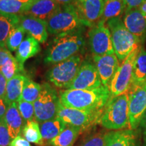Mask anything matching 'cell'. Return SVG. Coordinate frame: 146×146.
Returning <instances> with one entry per match:
<instances>
[{
  "label": "cell",
  "mask_w": 146,
  "mask_h": 146,
  "mask_svg": "<svg viewBox=\"0 0 146 146\" xmlns=\"http://www.w3.org/2000/svg\"><path fill=\"white\" fill-rule=\"evenodd\" d=\"M60 102L67 108L81 110H102L110 98L109 87L102 85L91 90L68 89L60 92Z\"/></svg>",
  "instance_id": "cell-1"
},
{
  "label": "cell",
  "mask_w": 146,
  "mask_h": 146,
  "mask_svg": "<svg viewBox=\"0 0 146 146\" xmlns=\"http://www.w3.org/2000/svg\"><path fill=\"white\" fill-rule=\"evenodd\" d=\"M85 45L81 31L57 35L47 51L44 62L56 64L77 54Z\"/></svg>",
  "instance_id": "cell-2"
},
{
  "label": "cell",
  "mask_w": 146,
  "mask_h": 146,
  "mask_svg": "<svg viewBox=\"0 0 146 146\" xmlns=\"http://www.w3.org/2000/svg\"><path fill=\"white\" fill-rule=\"evenodd\" d=\"M102 127L108 130L129 129V93L110 98L99 120Z\"/></svg>",
  "instance_id": "cell-3"
},
{
  "label": "cell",
  "mask_w": 146,
  "mask_h": 146,
  "mask_svg": "<svg viewBox=\"0 0 146 146\" xmlns=\"http://www.w3.org/2000/svg\"><path fill=\"white\" fill-rule=\"evenodd\" d=\"M106 24L111 33L114 54L120 61L142 46L139 40L126 28L121 17L110 19Z\"/></svg>",
  "instance_id": "cell-4"
},
{
  "label": "cell",
  "mask_w": 146,
  "mask_h": 146,
  "mask_svg": "<svg viewBox=\"0 0 146 146\" xmlns=\"http://www.w3.org/2000/svg\"><path fill=\"white\" fill-rule=\"evenodd\" d=\"M83 26L73 4L62 5L61 8L47 21V31L52 35L81 31Z\"/></svg>",
  "instance_id": "cell-5"
},
{
  "label": "cell",
  "mask_w": 146,
  "mask_h": 146,
  "mask_svg": "<svg viewBox=\"0 0 146 146\" xmlns=\"http://www.w3.org/2000/svg\"><path fill=\"white\" fill-rule=\"evenodd\" d=\"M33 104L35 120L39 123H43L57 117L60 104V97L56 89L50 84L44 83L41 85L39 98Z\"/></svg>",
  "instance_id": "cell-6"
},
{
  "label": "cell",
  "mask_w": 146,
  "mask_h": 146,
  "mask_svg": "<svg viewBox=\"0 0 146 146\" xmlns=\"http://www.w3.org/2000/svg\"><path fill=\"white\" fill-rule=\"evenodd\" d=\"M81 64V56L76 54L55 64L47 72V79L56 87L67 89L76 77Z\"/></svg>",
  "instance_id": "cell-7"
},
{
  "label": "cell",
  "mask_w": 146,
  "mask_h": 146,
  "mask_svg": "<svg viewBox=\"0 0 146 146\" xmlns=\"http://www.w3.org/2000/svg\"><path fill=\"white\" fill-rule=\"evenodd\" d=\"M103 110L95 111L81 110L65 107L60 103L57 117L62 120L67 126L77 128L82 133L95 124L99 123Z\"/></svg>",
  "instance_id": "cell-8"
},
{
  "label": "cell",
  "mask_w": 146,
  "mask_h": 146,
  "mask_svg": "<svg viewBox=\"0 0 146 146\" xmlns=\"http://www.w3.org/2000/svg\"><path fill=\"white\" fill-rule=\"evenodd\" d=\"M141 47L131 52L119 66L108 87L110 98L120 96L130 88L134 64Z\"/></svg>",
  "instance_id": "cell-9"
},
{
  "label": "cell",
  "mask_w": 146,
  "mask_h": 146,
  "mask_svg": "<svg viewBox=\"0 0 146 146\" xmlns=\"http://www.w3.org/2000/svg\"><path fill=\"white\" fill-rule=\"evenodd\" d=\"M88 37L89 47L93 56L114 54L110 31L105 22L99 21L91 27Z\"/></svg>",
  "instance_id": "cell-10"
},
{
  "label": "cell",
  "mask_w": 146,
  "mask_h": 146,
  "mask_svg": "<svg viewBox=\"0 0 146 146\" xmlns=\"http://www.w3.org/2000/svg\"><path fill=\"white\" fill-rule=\"evenodd\" d=\"M129 93V129L136 130L146 111V84L130 88Z\"/></svg>",
  "instance_id": "cell-11"
},
{
  "label": "cell",
  "mask_w": 146,
  "mask_h": 146,
  "mask_svg": "<svg viewBox=\"0 0 146 146\" xmlns=\"http://www.w3.org/2000/svg\"><path fill=\"white\" fill-rule=\"evenodd\" d=\"M105 0H74L72 4L84 26L93 27L100 21Z\"/></svg>",
  "instance_id": "cell-12"
},
{
  "label": "cell",
  "mask_w": 146,
  "mask_h": 146,
  "mask_svg": "<svg viewBox=\"0 0 146 146\" xmlns=\"http://www.w3.org/2000/svg\"><path fill=\"white\" fill-rule=\"evenodd\" d=\"M102 85H103L96 66L88 62H84L68 89L91 90Z\"/></svg>",
  "instance_id": "cell-13"
},
{
  "label": "cell",
  "mask_w": 146,
  "mask_h": 146,
  "mask_svg": "<svg viewBox=\"0 0 146 146\" xmlns=\"http://www.w3.org/2000/svg\"><path fill=\"white\" fill-rule=\"evenodd\" d=\"M123 21L128 31L143 45L146 40V15L139 8L133 9L125 12Z\"/></svg>",
  "instance_id": "cell-14"
},
{
  "label": "cell",
  "mask_w": 146,
  "mask_h": 146,
  "mask_svg": "<svg viewBox=\"0 0 146 146\" xmlns=\"http://www.w3.org/2000/svg\"><path fill=\"white\" fill-rule=\"evenodd\" d=\"M102 85L109 87L113 76L119 67L117 56L115 54L104 56H93Z\"/></svg>",
  "instance_id": "cell-15"
},
{
  "label": "cell",
  "mask_w": 146,
  "mask_h": 146,
  "mask_svg": "<svg viewBox=\"0 0 146 146\" xmlns=\"http://www.w3.org/2000/svg\"><path fill=\"white\" fill-rule=\"evenodd\" d=\"M106 146H141V132L130 129L110 131Z\"/></svg>",
  "instance_id": "cell-16"
},
{
  "label": "cell",
  "mask_w": 146,
  "mask_h": 146,
  "mask_svg": "<svg viewBox=\"0 0 146 146\" xmlns=\"http://www.w3.org/2000/svg\"><path fill=\"white\" fill-rule=\"evenodd\" d=\"M18 25L39 43H44L47 41L48 37L47 21L31 16L20 15Z\"/></svg>",
  "instance_id": "cell-17"
},
{
  "label": "cell",
  "mask_w": 146,
  "mask_h": 146,
  "mask_svg": "<svg viewBox=\"0 0 146 146\" xmlns=\"http://www.w3.org/2000/svg\"><path fill=\"white\" fill-rule=\"evenodd\" d=\"M61 6L55 0H35L22 15L31 16L47 21L61 8Z\"/></svg>",
  "instance_id": "cell-18"
},
{
  "label": "cell",
  "mask_w": 146,
  "mask_h": 146,
  "mask_svg": "<svg viewBox=\"0 0 146 146\" xmlns=\"http://www.w3.org/2000/svg\"><path fill=\"white\" fill-rule=\"evenodd\" d=\"M3 118L8 127L12 139L21 134L26 123L18 110L16 102L12 103L7 108L6 112Z\"/></svg>",
  "instance_id": "cell-19"
},
{
  "label": "cell",
  "mask_w": 146,
  "mask_h": 146,
  "mask_svg": "<svg viewBox=\"0 0 146 146\" xmlns=\"http://www.w3.org/2000/svg\"><path fill=\"white\" fill-rule=\"evenodd\" d=\"M40 50L39 43L33 36L29 35L23 40L16 52V59L19 64L21 71L23 70L25 62L37 54Z\"/></svg>",
  "instance_id": "cell-20"
},
{
  "label": "cell",
  "mask_w": 146,
  "mask_h": 146,
  "mask_svg": "<svg viewBox=\"0 0 146 146\" xmlns=\"http://www.w3.org/2000/svg\"><path fill=\"white\" fill-rule=\"evenodd\" d=\"M26 78V76L19 73L7 81L5 94L3 98V101L7 107L20 100Z\"/></svg>",
  "instance_id": "cell-21"
},
{
  "label": "cell",
  "mask_w": 146,
  "mask_h": 146,
  "mask_svg": "<svg viewBox=\"0 0 146 146\" xmlns=\"http://www.w3.org/2000/svg\"><path fill=\"white\" fill-rule=\"evenodd\" d=\"M145 84H146V50L141 46L134 64L130 88L142 86Z\"/></svg>",
  "instance_id": "cell-22"
},
{
  "label": "cell",
  "mask_w": 146,
  "mask_h": 146,
  "mask_svg": "<svg viewBox=\"0 0 146 146\" xmlns=\"http://www.w3.org/2000/svg\"><path fill=\"white\" fill-rule=\"evenodd\" d=\"M66 126L62 120L58 117L39 123L40 131L43 141H48L49 143L51 140L62 132Z\"/></svg>",
  "instance_id": "cell-23"
},
{
  "label": "cell",
  "mask_w": 146,
  "mask_h": 146,
  "mask_svg": "<svg viewBox=\"0 0 146 146\" xmlns=\"http://www.w3.org/2000/svg\"><path fill=\"white\" fill-rule=\"evenodd\" d=\"M35 0H0V12L20 16L25 13Z\"/></svg>",
  "instance_id": "cell-24"
},
{
  "label": "cell",
  "mask_w": 146,
  "mask_h": 146,
  "mask_svg": "<svg viewBox=\"0 0 146 146\" xmlns=\"http://www.w3.org/2000/svg\"><path fill=\"white\" fill-rule=\"evenodd\" d=\"M20 16L0 12V48L6 49V40L10 31L19 23Z\"/></svg>",
  "instance_id": "cell-25"
},
{
  "label": "cell",
  "mask_w": 146,
  "mask_h": 146,
  "mask_svg": "<svg viewBox=\"0 0 146 146\" xmlns=\"http://www.w3.org/2000/svg\"><path fill=\"white\" fill-rule=\"evenodd\" d=\"M126 11L124 0H105L103 14L100 21L107 23L110 19L121 17Z\"/></svg>",
  "instance_id": "cell-26"
},
{
  "label": "cell",
  "mask_w": 146,
  "mask_h": 146,
  "mask_svg": "<svg viewBox=\"0 0 146 146\" xmlns=\"http://www.w3.org/2000/svg\"><path fill=\"white\" fill-rule=\"evenodd\" d=\"M81 131L77 128L66 126L65 129L57 137L49 142L53 146H73Z\"/></svg>",
  "instance_id": "cell-27"
},
{
  "label": "cell",
  "mask_w": 146,
  "mask_h": 146,
  "mask_svg": "<svg viewBox=\"0 0 146 146\" xmlns=\"http://www.w3.org/2000/svg\"><path fill=\"white\" fill-rule=\"evenodd\" d=\"M22 133L25 139L30 143L39 145H44V141L40 131L39 123L35 120L27 123L23 128Z\"/></svg>",
  "instance_id": "cell-28"
},
{
  "label": "cell",
  "mask_w": 146,
  "mask_h": 146,
  "mask_svg": "<svg viewBox=\"0 0 146 146\" xmlns=\"http://www.w3.org/2000/svg\"><path fill=\"white\" fill-rule=\"evenodd\" d=\"M41 90V85L27 77L24 83L23 92L20 99L30 103H34L39 98Z\"/></svg>",
  "instance_id": "cell-29"
},
{
  "label": "cell",
  "mask_w": 146,
  "mask_h": 146,
  "mask_svg": "<svg viewBox=\"0 0 146 146\" xmlns=\"http://www.w3.org/2000/svg\"><path fill=\"white\" fill-rule=\"evenodd\" d=\"M25 31L19 25H16L12 28L6 40V48L10 52H16L23 41Z\"/></svg>",
  "instance_id": "cell-30"
},
{
  "label": "cell",
  "mask_w": 146,
  "mask_h": 146,
  "mask_svg": "<svg viewBox=\"0 0 146 146\" xmlns=\"http://www.w3.org/2000/svg\"><path fill=\"white\" fill-rule=\"evenodd\" d=\"M21 70L20 68L19 64L12 55L5 61L3 64L0 68V72L5 76L7 81H9L16 74H19Z\"/></svg>",
  "instance_id": "cell-31"
},
{
  "label": "cell",
  "mask_w": 146,
  "mask_h": 146,
  "mask_svg": "<svg viewBox=\"0 0 146 146\" xmlns=\"http://www.w3.org/2000/svg\"><path fill=\"white\" fill-rule=\"evenodd\" d=\"M17 106L25 123L35 120V108L33 103L26 102L20 99L16 102Z\"/></svg>",
  "instance_id": "cell-32"
},
{
  "label": "cell",
  "mask_w": 146,
  "mask_h": 146,
  "mask_svg": "<svg viewBox=\"0 0 146 146\" xmlns=\"http://www.w3.org/2000/svg\"><path fill=\"white\" fill-rule=\"evenodd\" d=\"M106 133L98 132L87 137L78 146H106Z\"/></svg>",
  "instance_id": "cell-33"
},
{
  "label": "cell",
  "mask_w": 146,
  "mask_h": 146,
  "mask_svg": "<svg viewBox=\"0 0 146 146\" xmlns=\"http://www.w3.org/2000/svg\"><path fill=\"white\" fill-rule=\"evenodd\" d=\"M12 138L4 118L0 119V146H9Z\"/></svg>",
  "instance_id": "cell-34"
},
{
  "label": "cell",
  "mask_w": 146,
  "mask_h": 146,
  "mask_svg": "<svg viewBox=\"0 0 146 146\" xmlns=\"http://www.w3.org/2000/svg\"><path fill=\"white\" fill-rule=\"evenodd\" d=\"M145 0H124L126 4V11L138 9L143 4Z\"/></svg>",
  "instance_id": "cell-35"
},
{
  "label": "cell",
  "mask_w": 146,
  "mask_h": 146,
  "mask_svg": "<svg viewBox=\"0 0 146 146\" xmlns=\"http://www.w3.org/2000/svg\"><path fill=\"white\" fill-rule=\"evenodd\" d=\"M9 146H32L30 142L23 138L21 135H18L12 140Z\"/></svg>",
  "instance_id": "cell-36"
},
{
  "label": "cell",
  "mask_w": 146,
  "mask_h": 146,
  "mask_svg": "<svg viewBox=\"0 0 146 146\" xmlns=\"http://www.w3.org/2000/svg\"><path fill=\"white\" fill-rule=\"evenodd\" d=\"M7 79L2 73L0 72V98L3 100L5 94V88L7 85Z\"/></svg>",
  "instance_id": "cell-37"
},
{
  "label": "cell",
  "mask_w": 146,
  "mask_h": 146,
  "mask_svg": "<svg viewBox=\"0 0 146 146\" xmlns=\"http://www.w3.org/2000/svg\"><path fill=\"white\" fill-rule=\"evenodd\" d=\"M11 53L6 49L0 48V68L5 62V61L11 56Z\"/></svg>",
  "instance_id": "cell-38"
},
{
  "label": "cell",
  "mask_w": 146,
  "mask_h": 146,
  "mask_svg": "<svg viewBox=\"0 0 146 146\" xmlns=\"http://www.w3.org/2000/svg\"><path fill=\"white\" fill-rule=\"evenodd\" d=\"M137 129L140 131L141 134L146 133V111L144 113L141 122H140L139 126Z\"/></svg>",
  "instance_id": "cell-39"
},
{
  "label": "cell",
  "mask_w": 146,
  "mask_h": 146,
  "mask_svg": "<svg viewBox=\"0 0 146 146\" xmlns=\"http://www.w3.org/2000/svg\"><path fill=\"white\" fill-rule=\"evenodd\" d=\"M7 106L5 105L3 100L0 98V119L4 117L5 112L7 110Z\"/></svg>",
  "instance_id": "cell-40"
},
{
  "label": "cell",
  "mask_w": 146,
  "mask_h": 146,
  "mask_svg": "<svg viewBox=\"0 0 146 146\" xmlns=\"http://www.w3.org/2000/svg\"><path fill=\"white\" fill-rule=\"evenodd\" d=\"M55 1L61 5H65L72 4L74 0H55Z\"/></svg>",
  "instance_id": "cell-41"
},
{
  "label": "cell",
  "mask_w": 146,
  "mask_h": 146,
  "mask_svg": "<svg viewBox=\"0 0 146 146\" xmlns=\"http://www.w3.org/2000/svg\"><path fill=\"white\" fill-rule=\"evenodd\" d=\"M139 10H141V12H143L144 14H145V15H146V0L144 1L143 4H142L141 6L139 7Z\"/></svg>",
  "instance_id": "cell-42"
},
{
  "label": "cell",
  "mask_w": 146,
  "mask_h": 146,
  "mask_svg": "<svg viewBox=\"0 0 146 146\" xmlns=\"http://www.w3.org/2000/svg\"><path fill=\"white\" fill-rule=\"evenodd\" d=\"M142 139H143V146H146V133L142 134Z\"/></svg>",
  "instance_id": "cell-43"
}]
</instances>
